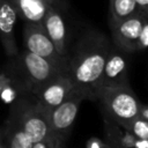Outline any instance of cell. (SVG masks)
<instances>
[{
  "instance_id": "cell-12",
  "label": "cell",
  "mask_w": 148,
  "mask_h": 148,
  "mask_svg": "<svg viewBox=\"0 0 148 148\" xmlns=\"http://www.w3.org/2000/svg\"><path fill=\"white\" fill-rule=\"evenodd\" d=\"M67 88L62 82H56L46 87L42 92L43 102L52 108L58 106L64 102V98L66 96Z\"/></svg>"
},
{
  "instance_id": "cell-3",
  "label": "cell",
  "mask_w": 148,
  "mask_h": 148,
  "mask_svg": "<svg viewBox=\"0 0 148 148\" xmlns=\"http://www.w3.org/2000/svg\"><path fill=\"white\" fill-rule=\"evenodd\" d=\"M146 16L143 12H136L132 16L118 22H112L113 32L117 42L126 47H133L140 36Z\"/></svg>"
},
{
  "instance_id": "cell-13",
  "label": "cell",
  "mask_w": 148,
  "mask_h": 148,
  "mask_svg": "<svg viewBox=\"0 0 148 148\" xmlns=\"http://www.w3.org/2000/svg\"><path fill=\"white\" fill-rule=\"evenodd\" d=\"M124 68H125L124 58L119 54H113L112 57H110L108 61H105L104 72L109 79H113V77H117L119 74H121Z\"/></svg>"
},
{
  "instance_id": "cell-7",
  "label": "cell",
  "mask_w": 148,
  "mask_h": 148,
  "mask_svg": "<svg viewBox=\"0 0 148 148\" xmlns=\"http://www.w3.org/2000/svg\"><path fill=\"white\" fill-rule=\"evenodd\" d=\"M22 61L28 74L35 81L43 82L51 76L52 62L50 60L25 50L22 53Z\"/></svg>"
},
{
  "instance_id": "cell-22",
  "label": "cell",
  "mask_w": 148,
  "mask_h": 148,
  "mask_svg": "<svg viewBox=\"0 0 148 148\" xmlns=\"http://www.w3.org/2000/svg\"><path fill=\"white\" fill-rule=\"evenodd\" d=\"M143 116H145L146 118H148V110H145V112H143Z\"/></svg>"
},
{
  "instance_id": "cell-6",
  "label": "cell",
  "mask_w": 148,
  "mask_h": 148,
  "mask_svg": "<svg viewBox=\"0 0 148 148\" xmlns=\"http://www.w3.org/2000/svg\"><path fill=\"white\" fill-rule=\"evenodd\" d=\"M12 2L17 15L29 23H42L49 6H51L46 0H12Z\"/></svg>"
},
{
  "instance_id": "cell-9",
  "label": "cell",
  "mask_w": 148,
  "mask_h": 148,
  "mask_svg": "<svg viewBox=\"0 0 148 148\" xmlns=\"http://www.w3.org/2000/svg\"><path fill=\"white\" fill-rule=\"evenodd\" d=\"M77 113V103L75 101L62 102L58 106H56L54 111L51 116L52 126L58 130L62 131L68 128L75 120Z\"/></svg>"
},
{
  "instance_id": "cell-1",
  "label": "cell",
  "mask_w": 148,
  "mask_h": 148,
  "mask_svg": "<svg viewBox=\"0 0 148 148\" xmlns=\"http://www.w3.org/2000/svg\"><path fill=\"white\" fill-rule=\"evenodd\" d=\"M25 50L38 54L51 62L57 60L60 54L58 53L54 44L47 36L43 23H29L25 22L23 30Z\"/></svg>"
},
{
  "instance_id": "cell-19",
  "label": "cell",
  "mask_w": 148,
  "mask_h": 148,
  "mask_svg": "<svg viewBox=\"0 0 148 148\" xmlns=\"http://www.w3.org/2000/svg\"><path fill=\"white\" fill-rule=\"evenodd\" d=\"M32 148H50V146H49L47 142H45V140H43V141L35 142L32 145Z\"/></svg>"
},
{
  "instance_id": "cell-18",
  "label": "cell",
  "mask_w": 148,
  "mask_h": 148,
  "mask_svg": "<svg viewBox=\"0 0 148 148\" xmlns=\"http://www.w3.org/2000/svg\"><path fill=\"white\" fill-rule=\"evenodd\" d=\"M135 3L138 6V8L141 12H143L147 8V6H148V0H135Z\"/></svg>"
},
{
  "instance_id": "cell-23",
  "label": "cell",
  "mask_w": 148,
  "mask_h": 148,
  "mask_svg": "<svg viewBox=\"0 0 148 148\" xmlns=\"http://www.w3.org/2000/svg\"><path fill=\"white\" fill-rule=\"evenodd\" d=\"M0 148H2V147H0Z\"/></svg>"
},
{
  "instance_id": "cell-14",
  "label": "cell",
  "mask_w": 148,
  "mask_h": 148,
  "mask_svg": "<svg viewBox=\"0 0 148 148\" xmlns=\"http://www.w3.org/2000/svg\"><path fill=\"white\" fill-rule=\"evenodd\" d=\"M32 145L34 142L23 130L16 131L9 141V148H32Z\"/></svg>"
},
{
  "instance_id": "cell-2",
  "label": "cell",
  "mask_w": 148,
  "mask_h": 148,
  "mask_svg": "<svg viewBox=\"0 0 148 148\" xmlns=\"http://www.w3.org/2000/svg\"><path fill=\"white\" fill-rule=\"evenodd\" d=\"M17 10L12 0H0V40L7 56L17 54L15 42V24L17 20Z\"/></svg>"
},
{
  "instance_id": "cell-8",
  "label": "cell",
  "mask_w": 148,
  "mask_h": 148,
  "mask_svg": "<svg viewBox=\"0 0 148 148\" xmlns=\"http://www.w3.org/2000/svg\"><path fill=\"white\" fill-rule=\"evenodd\" d=\"M113 113L121 119H132L138 114V104L134 97L124 91H118L110 99Z\"/></svg>"
},
{
  "instance_id": "cell-20",
  "label": "cell",
  "mask_w": 148,
  "mask_h": 148,
  "mask_svg": "<svg viewBox=\"0 0 148 148\" xmlns=\"http://www.w3.org/2000/svg\"><path fill=\"white\" fill-rule=\"evenodd\" d=\"M136 147L138 148H148V140H142L141 142H138Z\"/></svg>"
},
{
  "instance_id": "cell-15",
  "label": "cell",
  "mask_w": 148,
  "mask_h": 148,
  "mask_svg": "<svg viewBox=\"0 0 148 148\" xmlns=\"http://www.w3.org/2000/svg\"><path fill=\"white\" fill-rule=\"evenodd\" d=\"M133 131H134L135 135L139 136L140 139L148 140V123L147 121H142V120L135 121Z\"/></svg>"
},
{
  "instance_id": "cell-11",
  "label": "cell",
  "mask_w": 148,
  "mask_h": 148,
  "mask_svg": "<svg viewBox=\"0 0 148 148\" xmlns=\"http://www.w3.org/2000/svg\"><path fill=\"white\" fill-rule=\"evenodd\" d=\"M139 12L135 0H110L111 21L118 22Z\"/></svg>"
},
{
  "instance_id": "cell-10",
  "label": "cell",
  "mask_w": 148,
  "mask_h": 148,
  "mask_svg": "<svg viewBox=\"0 0 148 148\" xmlns=\"http://www.w3.org/2000/svg\"><path fill=\"white\" fill-rule=\"evenodd\" d=\"M22 130L29 135V138L34 143L45 140L49 132V127L45 119L38 114L27 116L23 120Z\"/></svg>"
},
{
  "instance_id": "cell-17",
  "label": "cell",
  "mask_w": 148,
  "mask_h": 148,
  "mask_svg": "<svg viewBox=\"0 0 148 148\" xmlns=\"http://www.w3.org/2000/svg\"><path fill=\"white\" fill-rule=\"evenodd\" d=\"M49 2V5L56 7L57 9H66L67 8V0H46Z\"/></svg>"
},
{
  "instance_id": "cell-16",
  "label": "cell",
  "mask_w": 148,
  "mask_h": 148,
  "mask_svg": "<svg viewBox=\"0 0 148 148\" xmlns=\"http://www.w3.org/2000/svg\"><path fill=\"white\" fill-rule=\"evenodd\" d=\"M136 45H138V47H147L148 46V21H147V17H146V21L143 22L140 36L136 40Z\"/></svg>"
},
{
  "instance_id": "cell-4",
  "label": "cell",
  "mask_w": 148,
  "mask_h": 148,
  "mask_svg": "<svg viewBox=\"0 0 148 148\" xmlns=\"http://www.w3.org/2000/svg\"><path fill=\"white\" fill-rule=\"evenodd\" d=\"M105 53L94 51L84 54L75 68V79L81 83H91L99 79L104 72Z\"/></svg>"
},
{
  "instance_id": "cell-5",
  "label": "cell",
  "mask_w": 148,
  "mask_h": 148,
  "mask_svg": "<svg viewBox=\"0 0 148 148\" xmlns=\"http://www.w3.org/2000/svg\"><path fill=\"white\" fill-rule=\"evenodd\" d=\"M42 23L45 28L47 36L54 44L58 53L60 56L64 54L65 53V40H66V25L60 14V10L53 6H49Z\"/></svg>"
},
{
  "instance_id": "cell-21",
  "label": "cell",
  "mask_w": 148,
  "mask_h": 148,
  "mask_svg": "<svg viewBox=\"0 0 148 148\" xmlns=\"http://www.w3.org/2000/svg\"><path fill=\"white\" fill-rule=\"evenodd\" d=\"M143 14H145V16L147 17V20H148V6H147V8L143 10Z\"/></svg>"
}]
</instances>
